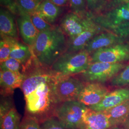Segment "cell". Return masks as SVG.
<instances>
[{
	"label": "cell",
	"instance_id": "obj_1",
	"mask_svg": "<svg viewBox=\"0 0 129 129\" xmlns=\"http://www.w3.org/2000/svg\"><path fill=\"white\" fill-rule=\"evenodd\" d=\"M68 38L59 25L39 32L33 51L36 59L42 67L50 69L56 60L67 52Z\"/></svg>",
	"mask_w": 129,
	"mask_h": 129
},
{
	"label": "cell",
	"instance_id": "obj_2",
	"mask_svg": "<svg viewBox=\"0 0 129 129\" xmlns=\"http://www.w3.org/2000/svg\"><path fill=\"white\" fill-rule=\"evenodd\" d=\"M54 78L39 84L27 95L24 96L26 114L36 118L40 123L54 116L56 107L59 104L55 97Z\"/></svg>",
	"mask_w": 129,
	"mask_h": 129
},
{
	"label": "cell",
	"instance_id": "obj_3",
	"mask_svg": "<svg viewBox=\"0 0 129 129\" xmlns=\"http://www.w3.org/2000/svg\"><path fill=\"white\" fill-rule=\"evenodd\" d=\"M91 63L90 55L85 49L77 52H66L60 56L50 69L61 76H74L84 72Z\"/></svg>",
	"mask_w": 129,
	"mask_h": 129
},
{
	"label": "cell",
	"instance_id": "obj_4",
	"mask_svg": "<svg viewBox=\"0 0 129 129\" xmlns=\"http://www.w3.org/2000/svg\"><path fill=\"white\" fill-rule=\"evenodd\" d=\"M88 108L78 101L64 102L56 107L54 117L66 129H78Z\"/></svg>",
	"mask_w": 129,
	"mask_h": 129
},
{
	"label": "cell",
	"instance_id": "obj_5",
	"mask_svg": "<svg viewBox=\"0 0 129 129\" xmlns=\"http://www.w3.org/2000/svg\"><path fill=\"white\" fill-rule=\"evenodd\" d=\"M128 64L104 62L91 63L86 71L80 74L79 78L85 83L105 84L110 82Z\"/></svg>",
	"mask_w": 129,
	"mask_h": 129
},
{
	"label": "cell",
	"instance_id": "obj_6",
	"mask_svg": "<svg viewBox=\"0 0 129 129\" xmlns=\"http://www.w3.org/2000/svg\"><path fill=\"white\" fill-rule=\"evenodd\" d=\"M86 83L73 76L58 75L54 82V89L58 104L78 101Z\"/></svg>",
	"mask_w": 129,
	"mask_h": 129
},
{
	"label": "cell",
	"instance_id": "obj_7",
	"mask_svg": "<svg viewBox=\"0 0 129 129\" xmlns=\"http://www.w3.org/2000/svg\"><path fill=\"white\" fill-rule=\"evenodd\" d=\"M91 63H129V39L113 46L100 49L90 55Z\"/></svg>",
	"mask_w": 129,
	"mask_h": 129
},
{
	"label": "cell",
	"instance_id": "obj_8",
	"mask_svg": "<svg viewBox=\"0 0 129 129\" xmlns=\"http://www.w3.org/2000/svg\"><path fill=\"white\" fill-rule=\"evenodd\" d=\"M95 23L91 14L87 17H82L70 11L61 17L59 26L68 40H70Z\"/></svg>",
	"mask_w": 129,
	"mask_h": 129
},
{
	"label": "cell",
	"instance_id": "obj_9",
	"mask_svg": "<svg viewBox=\"0 0 129 129\" xmlns=\"http://www.w3.org/2000/svg\"><path fill=\"white\" fill-rule=\"evenodd\" d=\"M96 23L110 31L121 24L129 22V4L120 5L94 16Z\"/></svg>",
	"mask_w": 129,
	"mask_h": 129
},
{
	"label": "cell",
	"instance_id": "obj_10",
	"mask_svg": "<svg viewBox=\"0 0 129 129\" xmlns=\"http://www.w3.org/2000/svg\"><path fill=\"white\" fill-rule=\"evenodd\" d=\"M16 22L19 35L23 43L33 49L39 32L33 23L31 14L18 8V13L16 15Z\"/></svg>",
	"mask_w": 129,
	"mask_h": 129
},
{
	"label": "cell",
	"instance_id": "obj_11",
	"mask_svg": "<svg viewBox=\"0 0 129 129\" xmlns=\"http://www.w3.org/2000/svg\"><path fill=\"white\" fill-rule=\"evenodd\" d=\"M111 90V88L105 84L97 82L86 83L78 101L88 107L95 105L101 102Z\"/></svg>",
	"mask_w": 129,
	"mask_h": 129
},
{
	"label": "cell",
	"instance_id": "obj_12",
	"mask_svg": "<svg viewBox=\"0 0 129 129\" xmlns=\"http://www.w3.org/2000/svg\"><path fill=\"white\" fill-rule=\"evenodd\" d=\"M129 100V86L117 87L109 92L101 102L88 108L93 111H104Z\"/></svg>",
	"mask_w": 129,
	"mask_h": 129
},
{
	"label": "cell",
	"instance_id": "obj_13",
	"mask_svg": "<svg viewBox=\"0 0 129 129\" xmlns=\"http://www.w3.org/2000/svg\"><path fill=\"white\" fill-rule=\"evenodd\" d=\"M128 40V38L120 37L107 30L95 36L88 43L84 49L91 55L98 50L113 46Z\"/></svg>",
	"mask_w": 129,
	"mask_h": 129
},
{
	"label": "cell",
	"instance_id": "obj_14",
	"mask_svg": "<svg viewBox=\"0 0 129 129\" xmlns=\"http://www.w3.org/2000/svg\"><path fill=\"white\" fill-rule=\"evenodd\" d=\"M107 31L96 23L86 29L72 40H68L67 52H77L83 50L88 43L93 37L101 33Z\"/></svg>",
	"mask_w": 129,
	"mask_h": 129
},
{
	"label": "cell",
	"instance_id": "obj_15",
	"mask_svg": "<svg viewBox=\"0 0 129 129\" xmlns=\"http://www.w3.org/2000/svg\"><path fill=\"white\" fill-rule=\"evenodd\" d=\"M0 33L1 36L18 39L16 15L3 6L0 8Z\"/></svg>",
	"mask_w": 129,
	"mask_h": 129
},
{
	"label": "cell",
	"instance_id": "obj_16",
	"mask_svg": "<svg viewBox=\"0 0 129 129\" xmlns=\"http://www.w3.org/2000/svg\"><path fill=\"white\" fill-rule=\"evenodd\" d=\"M111 127L109 118L104 111H97L88 108L78 129H108Z\"/></svg>",
	"mask_w": 129,
	"mask_h": 129
},
{
	"label": "cell",
	"instance_id": "obj_17",
	"mask_svg": "<svg viewBox=\"0 0 129 129\" xmlns=\"http://www.w3.org/2000/svg\"><path fill=\"white\" fill-rule=\"evenodd\" d=\"M10 57L18 60L21 63L24 68L23 73L36 60L32 49L18 40H15L13 45Z\"/></svg>",
	"mask_w": 129,
	"mask_h": 129
},
{
	"label": "cell",
	"instance_id": "obj_18",
	"mask_svg": "<svg viewBox=\"0 0 129 129\" xmlns=\"http://www.w3.org/2000/svg\"><path fill=\"white\" fill-rule=\"evenodd\" d=\"M64 7H61L53 3L50 0H43L35 13L47 23L55 25V22L63 15Z\"/></svg>",
	"mask_w": 129,
	"mask_h": 129
},
{
	"label": "cell",
	"instance_id": "obj_19",
	"mask_svg": "<svg viewBox=\"0 0 129 129\" xmlns=\"http://www.w3.org/2000/svg\"><path fill=\"white\" fill-rule=\"evenodd\" d=\"M24 77V74H18L8 70H1V94L3 95H10L15 89L20 88Z\"/></svg>",
	"mask_w": 129,
	"mask_h": 129
},
{
	"label": "cell",
	"instance_id": "obj_20",
	"mask_svg": "<svg viewBox=\"0 0 129 129\" xmlns=\"http://www.w3.org/2000/svg\"><path fill=\"white\" fill-rule=\"evenodd\" d=\"M111 127L122 126L129 116V100L104 111Z\"/></svg>",
	"mask_w": 129,
	"mask_h": 129
},
{
	"label": "cell",
	"instance_id": "obj_21",
	"mask_svg": "<svg viewBox=\"0 0 129 129\" xmlns=\"http://www.w3.org/2000/svg\"><path fill=\"white\" fill-rule=\"evenodd\" d=\"M20 116L14 108L1 118V129H20Z\"/></svg>",
	"mask_w": 129,
	"mask_h": 129
},
{
	"label": "cell",
	"instance_id": "obj_22",
	"mask_svg": "<svg viewBox=\"0 0 129 129\" xmlns=\"http://www.w3.org/2000/svg\"><path fill=\"white\" fill-rule=\"evenodd\" d=\"M17 39L4 36H1L0 62L1 63L10 57L12 48L14 42Z\"/></svg>",
	"mask_w": 129,
	"mask_h": 129
},
{
	"label": "cell",
	"instance_id": "obj_23",
	"mask_svg": "<svg viewBox=\"0 0 129 129\" xmlns=\"http://www.w3.org/2000/svg\"><path fill=\"white\" fill-rule=\"evenodd\" d=\"M109 82L110 86L114 88L129 86V64Z\"/></svg>",
	"mask_w": 129,
	"mask_h": 129
},
{
	"label": "cell",
	"instance_id": "obj_24",
	"mask_svg": "<svg viewBox=\"0 0 129 129\" xmlns=\"http://www.w3.org/2000/svg\"><path fill=\"white\" fill-rule=\"evenodd\" d=\"M69 5L71 12L82 17H87L91 14L88 11L86 0H69Z\"/></svg>",
	"mask_w": 129,
	"mask_h": 129
},
{
	"label": "cell",
	"instance_id": "obj_25",
	"mask_svg": "<svg viewBox=\"0 0 129 129\" xmlns=\"http://www.w3.org/2000/svg\"><path fill=\"white\" fill-rule=\"evenodd\" d=\"M1 70H8L18 74H23L24 68L23 65L18 60L9 57L1 63Z\"/></svg>",
	"mask_w": 129,
	"mask_h": 129
},
{
	"label": "cell",
	"instance_id": "obj_26",
	"mask_svg": "<svg viewBox=\"0 0 129 129\" xmlns=\"http://www.w3.org/2000/svg\"><path fill=\"white\" fill-rule=\"evenodd\" d=\"M89 13L92 16L102 14L104 11L108 0H86Z\"/></svg>",
	"mask_w": 129,
	"mask_h": 129
},
{
	"label": "cell",
	"instance_id": "obj_27",
	"mask_svg": "<svg viewBox=\"0 0 129 129\" xmlns=\"http://www.w3.org/2000/svg\"><path fill=\"white\" fill-rule=\"evenodd\" d=\"M18 7L24 12L32 14L43 0H15Z\"/></svg>",
	"mask_w": 129,
	"mask_h": 129
},
{
	"label": "cell",
	"instance_id": "obj_28",
	"mask_svg": "<svg viewBox=\"0 0 129 129\" xmlns=\"http://www.w3.org/2000/svg\"><path fill=\"white\" fill-rule=\"evenodd\" d=\"M20 129H42L40 123L32 116L26 115L21 121Z\"/></svg>",
	"mask_w": 129,
	"mask_h": 129
},
{
	"label": "cell",
	"instance_id": "obj_29",
	"mask_svg": "<svg viewBox=\"0 0 129 129\" xmlns=\"http://www.w3.org/2000/svg\"><path fill=\"white\" fill-rule=\"evenodd\" d=\"M31 16L33 23L39 32L50 29L54 26L47 23L36 13L31 14Z\"/></svg>",
	"mask_w": 129,
	"mask_h": 129
},
{
	"label": "cell",
	"instance_id": "obj_30",
	"mask_svg": "<svg viewBox=\"0 0 129 129\" xmlns=\"http://www.w3.org/2000/svg\"><path fill=\"white\" fill-rule=\"evenodd\" d=\"M40 125L42 129H67L54 116L44 120Z\"/></svg>",
	"mask_w": 129,
	"mask_h": 129
},
{
	"label": "cell",
	"instance_id": "obj_31",
	"mask_svg": "<svg viewBox=\"0 0 129 129\" xmlns=\"http://www.w3.org/2000/svg\"><path fill=\"white\" fill-rule=\"evenodd\" d=\"M5 98L1 99L0 118L7 114L12 109L14 108V104L10 95H3Z\"/></svg>",
	"mask_w": 129,
	"mask_h": 129
},
{
	"label": "cell",
	"instance_id": "obj_32",
	"mask_svg": "<svg viewBox=\"0 0 129 129\" xmlns=\"http://www.w3.org/2000/svg\"><path fill=\"white\" fill-rule=\"evenodd\" d=\"M110 31L120 37L129 38V22L121 24Z\"/></svg>",
	"mask_w": 129,
	"mask_h": 129
},
{
	"label": "cell",
	"instance_id": "obj_33",
	"mask_svg": "<svg viewBox=\"0 0 129 129\" xmlns=\"http://www.w3.org/2000/svg\"><path fill=\"white\" fill-rule=\"evenodd\" d=\"M1 6L9 10L15 15L18 13V7L15 0H0Z\"/></svg>",
	"mask_w": 129,
	"mask_h": 129
},
{
	"label": "cell",
	"instance_id": "obj_34",
	"mask_svg": "<svg viewBox=\"0 0 129 129\" xmlns=\"http://www.w3.org/2000/svg\"><path fill=\"white\" fill-rule=\"evenodd\" d=\"M129 4V0H108L103 13L120 5Z\"/></svg>",
	"mask_w": 129,
	"mask_h": 129
},
{
	"label": "cell",
	"instance_id": "obj_35",
	"mask_svg": "<svg viewBox=\"0 0 129 129\" xmlns=\"http://www.w3.org/2000/svg\"><path fill=\"white\" fill-rule=\"evenodd\" d=\"M53 3L59 6L64 7L69 5V0H50Z\"/></svg>",
	"mask_w": 129,
	"mask_h": 129
},
{
	"label": "cell",
	"instance_id": "obj_36",
	"mask_svg": "<svg viewBox=\"0 0 129 129\" xmlns=\"http://www.w3.org/2000/svg\"><path fill=\"white\" fill-rule=\"evenodd\" d=\"M122 127L124 129H129V116L123 124L122 125Z\"/></svg>",
	"mask_w": 129,
	"mask_h": 129
},
{
	"label": "cell",
	"instance_id": "obj_37",
	"mask_svg": "<svg viewBox=\"0 0 129 129\" xmlns=\"http://www.w3.org/2000/svg\"><path fill=\"white\" fill-rule=\"evenodd\" d=\"M108 129H124L122 126H115V127H111Z\"/></svg>",
	"mask_w": 129,
	"mask_h": 129
},
{
	"label": "cell",
	"instance_id": "obj_38",
	"mask_svg": "<svg viewBox=\"0 0 129 129\" xmlns=\"http://www.w3.org/2000/svg\"><path fill=\"white\" fill-rule=\"evenodd\" d=\"M128 39H129V38H128Z\"/></svg>",
	"mask_w": 129,
	"mask_h": 129
}]
</instances>
